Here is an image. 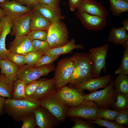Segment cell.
Returning a JSON list of instances; mask_svg holds the SVG:
<instances>
[{
  "instance_id": "6da1fadb",
  "label": "cell",
  "mask_w": 128,
  "mask_h": 128,
  "mask_svg": "<svg viewBox=\"0 0 128 128\" xmlns=\"http://www.w3.org/2000/svg\"><path fill=\"white\" fill-rule=\"evenodd\" d=\"M71 57L74 65L73 74L68 84L76 85L93 78V64L89 52H75Z\"/></svg>"
},
{
  "instance_id": "7a4b0ae2",
  "label": "cell",
  "mask_w": 128,
  "mask_h": 128,
  "mask_svg": "<svg viewBox=\"0 0 128 128\" xmlns=\"http://www.w3.org/2000/svg\"><path fill=\"white\" fill-rule=\"evenodd\" d=\"M40 105L39 100L27 97L23 99L7 98L4 105V113L16 121L33 114V110Z\"/></svg>"
},
{
  "instance_id": "3957f363",
  "label": "cell",
  "mask_w": 128,
  "mask_h": 128,
  "mask_svg": "<svg viewBox=\"0 0 128 128\" xmlns=\"http://www.w3.org/2000/svg\"><path fill=\"white\" fill-rule=\"evenodd\" d=\"M114 80L113 78H111L108 85L102 90L85 94L83 101H93L98 108H112L118 93L114 88Z\"/></svg>"
},
{
  "instance_id": "277c9868",
  "label": "cell",
  "mask_w": 128,
  "mask_h": 128,
  "mask_svg": "<svg viewBox=\"0 0 128 128\" xmlns=\"http://www.w3.org/2000/svg\"><path fill=\"white\" fill-rule=\"evenodd\" d=\"M47 41L50 48L59 47L68 42V32L65 24L61 20L52 23L47 30Z\"/></svg>"
},
{
  "instance_id": "5b68a950",
  "label": "cell",
  "mask_w": 128,
  "mask_h": 128,
  "mask_svg": "<svg viewBox=\"0 0 128 128\" xmlns=\"http://www.w3.org/2000/svg\"><path fill=\"white\" fill-rule=\"evenodd\" d=\"M83 90L65 85L57 90L54 96L68 107L78 105L84 101Z\"/></svg>"
},
{
  "instance_id": "8992f818",
  "label": "cell",
  "mask_w": 128,
  "mask_h": 128,
  "mask_svg": "<svg viewBox=\"0 0 128 128\" xmlns=\"http://www.w3.org/2000/svg\"><path fill=\"white\" fill-rule=\"evenodd\" d=\"M19 67L17 73L18 79L23 81L26 85L42 76L47 75L55 69V66L53 64L38 68L27 64Z\"/></svg>"
},
{
  "instance_id": "52a82bcc",
  "label": "cell",
  "mask_w": 128,
  "mask_h": 128,
  "mask_svg": "<svg viewBox=\"0 0 128 128\" xmlns=\"http://www.w3.org/2000/svg\"><path fill=\"white\" fill-rule=\"evenodd\" d=\"M74 68L73 63L71 56L62 59L58 62L55 68V74L52 78L57 90L68 84Z\"/></svg>"
},
{
  "instance_id": "ba28073f",
  "label": "cell",
  "mask_w": 128,
  "mask_h": 128,
  "mask_svg": "<svg viewBox=\"0 0 128 128\" xmlns=\"http://www.w3.org/2000/svg\"><path fill=\"white\" fill-rule=\"evenodd\" d=\"M98 107L93 101L83 102L80 104L68 107L66 111V117L76 116L88 121L95 120Z\"/></svg>"
},
{
  "instance_id": "9c48e42d",
  "label": "cell",
  "mask_w": 128,
  "mask_h": 128,
  "mask_svg": "<svg viewBox=\"0 0 128 128\" xmlns=\"http://www.w3.org/2000/svg\"><path fill=\"white\" fill-rule=\"evenodd\" d=\"M109 45L106 44L100 47L91 48L89 50L93 64V78L100 77L101 70L106 73V60Z\"/></svg>"
},
{
  "instance_id": "30bf717a",
  "label": "cell",
  "mask_w": 128,
  "mask_h": 128,
  "mask_svg": "<svg viewBox=\"0 0 128 128\" xmlns=\"http://www.w3.org/2000/svg\"><path fill=\"white\" fill-rule=\"evenodd\" d=\"M54 95V94H53ZM52 95L39 100L40 105L44 107L57 119L60 124L64 123L67 118V106Z\"/></svg>"
},
{
  "instance_id": "8fae6325",
  "label": "cell",
  "mask_w": 128,
  "mask_h": 128,
  "mask_svg": "<svg viewBox=\"0 0 128 128\" xmlns=\"http://www.w3.org/2000/svg\"><path fill=\"white\" fill-rule=\"evenodd\" d=\"M76 15L83 26L89 30L100 31L104 28L107 24L106 17L91 15L78 9Z\"/></svg>"
},
{
  "instance_id": "7c38bea8",
  "label": "cell",
  "mask_w": 128,
  "mask_h": 128,
  "mask_svg": "<svg viewBox=\"0 0 128 128\" xmlns=\"http://www.w3.org/2000/svg\"><path fill=\"white\" fill-rule=\"evenodd\" d=\"M37 126L40 128H53L60 124L57 118L47 109L40 105L33 110Z\"/></svg>"
},
{
  "instance_id": "4fadbf2b",
  "label": "cell",
  "mask_w": 128,
  "mask_h": 128,
  "mask_svg": "<svg viewBox=\"0 0 128 128\" xmlns=\"http://www.w3.org/2000/svg\"><path fill=\"white\" fill-rule=\"evenodd\" d=\"M32 12L31 10L13 20L10 36L16 37L27 35L31 31L30 21Z\"/></svg>"
},
{
  "instance_id": "5bb4252c",
  "label": "cell",
  "mask_w": 128,
  "mask_h": 128,
  "mask_svg": "<svg viewBox=\"0 0 128 128\" xmlns=\"http://www.w3.org/2000/svg\"><path fill=\"white\" fill-rule=\"evenodd\" d=\"M0 7L5 15L12 20L32 10L29 7L22 5L16 0H6L0 3Z\"/></svg>"
},
{
  "instance_id": "9a60e30c",
  "label": "cell",
  "mask_w": 128,
  "mask_h": 128,
  "mask_svg": "<svg viewBox=\"0 0 128 128\" xmlns=\"http://www.w3.org/2000/svg\"><path fill=\"white\" fill-rule=\"evenodd\" d=\"M8 49L10 52L23 55L31 52H36L32 41L27 35L15 37L9 43Z\"/></svg>"
},
{
  "instance_id": "2e32d148",
  "label": "cell",
  "mask_w": 128,
  "mask_h": 128,
  "mask_svg": "<svg viewBox=\"0 0 128 128\" xmlns=\"http://www.w3.org/2000/svg\"><path fill=\"white\" fill-rule=\"evenodd\" d=\"M111 78V75H107L92 78L76 85L74 87L83 90H86L91 93L99 89L106 87L110 82Z\"/></svg>"
},
{
  "instance_id": "e0dca14e",
  "label": "cell",
  "mask_w": 128,
  "mask_h": 128,
  "mask_svg": "<svg viewBox=\"0 0 128 128\" xmlns=\"http://www.w3.org/2000/svg\"><path fill=\"white\" fill-rule=\"evenodd\" d=\"M83 12L92 15L106 17L109 15L106 8L95 0H88L81 1L77 8Z\"/></svg>"
},
{
  "instance_id": "ac0fdd59",
  "label": "cell",
  "mask_w": 128,
  "mask_h": 128,
  "mask_svg": "<svg viewBox=\"0 0 128 128\" xmlns=\"http://www.w3.org/2000/svg\"><path fill=\"white\" fill-rule=\"evenodd\" d=\"M40 80V84L30 97L38 100L53 95L57 90L55 84L52 79L45 78Z\"/></svg>"
},
{
  "instance_id": "d6986e66",
  "label": "cell",
  "mask_w": 128,
  "mask_h": 128,
  "mask_svg": "<svg viewBox=\"0 0 128 128\" xmlns=\"http://www.w3.org/2000/svg\"><path fill=\"white\" fill-rule=\"evenodd\" d=\"M3 26L0 36V59H7L10 52L5 47V40L7 35L10 33L13 26V20L5 16L2 18Z\"/></svg>"
},
{
  "instance_id": "ffe728a7",
  "label": "cell",
  "mask_w": 128,
  "mask_h": 128,
  "mask_svg": "<svg viewBox=\"0 0 128 128\" xmlns=\"http://www.w3.org/2000/svg\"><path fill=\"white\" fill-rule=\"evenodd\" d=\"M32 9L38 11L43 16L50 21L52 23L65 18V17L61 14V11L44 4L39 3Z\"/></svg>"
},
{
  "instance_id": "44dd1931",
  "label": "cell",
  "mask_w": 128,
  "mask_h": 128,
  "mask_svg": "<svg viewBox=\"0 0 128 128\" xmlns=\"http://www.w3.org/2000/svg\"><path fill=\"white\" fill-rule=\"evenodd\" d=\"M30 21L31 30H40L47 31L52 23L38 11L32 9Z\"/></svg>"
},
{
  "instance_id": "7402d4cb",
  "label": "cell",
  "mask_w": 128,
  "mask_h": 128,
  "mask_svg": "<svg viewBox=\"0 0 128 128\" xmlns=\"http://www.w3.org/2000/svg\"><path fill=\"white\" fill-rule=\"evenodd\" d=\"M19 67L7 59H0V73L14 81L18 79L17 73Z\"/></svg>"
},
{
  "instance_id": "603a6c76",
  "label": "cell",
  "mask_w": 128,
  "mask_h": 128,
  "mask_svg": "<svg viewBox=\"0 0 128 128\" xmlns=\"http://www.w3.org/2000/svg\"><path fill=\"white\" fill-rule=\"evenodd\" d=\"M75 41L73 38H72L66 45L62 46L53 48H50L45 54L53 55H61L71 53L75 49H83L84 46L83 44H75Z\"/></svg>"
},
{
  "instance_id": "cb8c5ba5",
  "label": "cell",
  "mask_w": 128,
  "mask_h": 128,
  "mask_svg": "<svg viewBox=\"0 0 128 128\" xmlns=\"http://www.w3.org/2000/svg\"><path fill=\"white\" fill-rule=\"evenodd\" d=\"M128 40V36L126 30L123 26L112 28L108 38L109 42L117 45L123 44Z\"/></svg>"
},
{
  "instance_id": "d4e9b609",
  "label": "cell",
  "mask_w": 128,
  "mask_h": 128,
  "mask_svg": "<svg viewBox=\"0 0 128 128\" xmlns=\"http://www.w3.org/2000/svg\"><path fill=\"white\" fill-rule=\"evenodd\" d=\"M13 81L0 73V96L7 98H12Z\"/></svg>"
},
{
  "instance_id": "484cf974",
  "label": "cell",
  "mask_w": 128,
  "mask_h": 128,
  "mask_svg": "<svg viewBox=\"0 0 128 128\" xmlns=\"http://www.w3.org/2000/svg\"><path fill=\"white\" fill-rule=\"evenodd\" d=\"M114 87L118 92L128 94V76L119 74L114 82Z\"/></svg>"
},
{
  "instance_id": "4316f807",
  "label": "cell",
  "mask_w": 128,
  "mask_h": 128,
  "mask_svg": "<svg viewBox=\"0 0 128 128\" xmlns=\"http://www.w3.org/2000/svg\"><path fill=\"white\" fill-rule=\"evenodd\" d=\"M110 10L113 14L118 16L122 13L128 11V3L122 0H109Z\"/></svg>"
},
{
  "instance_id": "83f0119b",
  "label": "cell",
  "mask_w": 128,
  "mask_h": 128,
  "mask_svg": "<svg viewBox=\"0 0 128 128\" xmlns=\"http://www.w3.org/2000/svg\"><path fill=\"white\" fill-rule=\"evenodd\" d=\"M26 85L24 82L18 79L13 81L12 98L21 99L27 97L26 95L25 92Z\"/></svg>"
},
{
  "instance_id": "f1b7e54d",
  "label": "cell",
  "mask_w": 128,
  "mask_h": 128,
  "mask_svg": "<svg viewBox=\"0 0 128 128\" xmlns=\"http://www.w3.org/2000/svg\"><path fill=\"white\" fill-rule=\"evenodd\" d=\"M120 110L105 108H98L96 115L97 117L104 119L114 121Z\"/></svg>"
},
{
  "instance_id": "f546056e",
  "label": "cell",
  "mask_w": 128,
  "mask_h": 128,
  "mask_svg": "<svg viewBox=\"0 0 128 128\" xmlns=\"http://www.w3.org/2000/svg\"><path fill=\"white\" fill-rule=\"evenodd\" d=\"M112 108L118 110L128 109V94L118 93Z\"/></svg>"
},
{
  "instance_id": "4dcf8cb0",
  "label": "cell",
  "mask_w": 128,
  "mask_h": 128,
  "mask_svg": "<svg viewBox=\"0 0 128 128\" xmlns=\"http://www.w3.org/2000/svg\"><path fill=\"white\" fill-rule=\"evenodd\" d=\"M32 43L36 52L41 55L45 54L50 48L47 41L34 40L32 41Z\"/></svg>"
},
{
  "instance_id": "1f68e13d",
  "label": "cell",
  "mask_w": 128,
  "mask_h": 128,
  "mask_svg": "<svg viewBox=\"0 0 128 128\" xmlns=\"http://www.w3.org/2000/svg\"><path fill=\"white\" fill-rule=\"evenodd\" d=\"M70 119L74 122L75 125L71 128H94L95 123L90 121L84 120L81 118L76 116L70 117Z\"/></svg>"
},
{
  "instance_id": "d6a6232c",
  "label": "cell",
  "mask_w": 128,
  "mask_h": 128,
  "mask_svg": "<svg viewBox=\"0 0 128 128\" xmlns=\"http://www.w3.org/2000/svg\"><path fill=\"white\" fill-rule=\"evenodd\" d=\"M120 64L115 72L116 74H128V49L124 50Z\"/></svg>"
},
{
  "instance_id": "836d02e7",
  "label": "cell",
  "mask_w": 128,
  "mask_h": 128,
  "mask_svg": "<svg viewBox=\"0 0 128 128\" xmlns=\"http://www.w3.org/2000/svg\"><path fill=\"white\" fill-rule=\"evenodd\" d=\"M60 55H53L48 54L42 55L34 67L38 68L52 64L54 61L57 59Z\"/></svg>"
},
{
  "instance_id": "e575fe53",
  "label": "cell",
  "mask_w": 128,
  "mask_h": 128,
  "mask_svg": "<svg viewBox=\"0 0 128 128\" xmlns=\"http://www.w3.org/2000/svg\"><path fill=\"white\" fill-rule=\"evenodd\" d=\"M47 31L37 30H31L27 35V37L32 41L38 40L43 41L47 40Z\"/></svg>"
},
{
  "instance_id": "d590c367",
  "label": "cell",
  "mask_w": 128,
  "mask_h": 128,
  "mask_svg": "<svg viewBox=\"0 0 128 128\" xmlns=\"http://www.w3.org/2000/svg\"><path fill=\"white\" fill-rule=\"evenodd\" d=\"M114 121L117 124L124 128L127 127L128 124V109L120 110Z\"/></svg>"
},
{
  "instance_id": "8d00e7d4",
  "label": "cell",
  "mask_w": 128,
  "mask_h": 128,
  "mask_svg": "<svg viewBox=\"0 0 128 128\" xmlns=\"http://www.w3.org/2000/svg\"><path fill=\"white\" fill-rule=\"evenodd\" d=\"M100 126H103L108 128H124L118 125L114 121L105 120L96 117L95 120L90 121Z\"/></svg>"
},
{
  "instance_id": "74e56055",
  "label": "cell",
  "mask_w": 128,
  "mask_h": 128,
  "mask_svg": "<svg viewBox=\"0 0 128 128\" xmlns=\"http://www.w3.org/2000/svg\"><path fill=\"white\" fill-rule=\"evenodd\" d=\"M21 121L23 122L22 128H35L37 126L35 117L34 114L23 117Z\"/></svg>"
},
{
  "instance_id": "f35d334b",
  "label": "cell",
  "mask_w": 128,
  "mask_h": 128,
  "mask_svg": "<svg viewBox=\"0 0 128 128\" xmlns=\"http://www.w3.org/2000/svg\"><path fill=\"white\" fill-rule=\"evenodd\" d=\"M7 59L19 66L26 64L24 55L10 52L8 55Z\"/></svg>"
},
{
  "instance_id": "ab89813d",
  "label": "cell",
  "mask_w": 128,
  "mask_h": 128,
  "mask_svg": "<svg viewBox=\"0 0 128 128\" xmlns=\"http://www.w3.org/2000/svg\"><path fill=\"white\" fill-rule=\"evenodd\" d=\"M24 55L25 57L26 64L34 67L42 55L35 52H31Z\"/></svg>"
},
{
  "instance_id": "60d3db41",
  "label": "cell",
  "mask_w": 128,
  "mask_h": 128,
  "mask_svg": "<svg viewBox=\"0 0 128 128\" xmlns=\"http://www.w3.org/2000/svg\"><path fill=\"white\" fill-rule=\"evenodd\" d=\"M41 83L40 79L37 80L26 85L25 92L27 97H30L34 94Z\"/></svg>"
},
{
  "instance_id": "b9f144b4",
  "label": "cell",
  "mask_w": 128,
  "mask_h": 128,
  "mask_svg": "<svg viewBox=\"0 0 128 128\" xmlns=\"http://www.w3.org/2000/svg\"><path fill=\"white\" fill-rule=\"evenodd\" d=\"M61 0H39V3L47 5L59 11H61L59 3Z\"/></svg>"
},
{
  "instance_id": "7bdbcfd3",
  "label": "cell",
  "mask_w": 128,
  "mask_h": 128,
  "mask_svg": "<svg viewBox=\"0 0 128 128\" xmlns=\"http://www.w3.org/2000/svg\"><path fill=\"white\" fill-rule=\"evenodd\" d=\"M82 1L81 0H69V5L70 9L75 11L80 5Z\"/></svg>"
},
{
  "instance_id": "ee69618b",
  "label": "cell",
  "mask_w": 128,
  "mask_h": 128,
  "mask_svg": "<svg viewBox=\"0 0 128 128\" xmlns=\"http://www.w3.org/2000/svg\"><path fill=\"white\" fill-rule=\"evenodd\" d=\"M20 3H21L27 6L34 8L39 3V0H16Z\"/></svg>"
},
{
  "instance_id": "f6af8a7d",
  "label": "cell",
  "mask_w": 128,
  "mask_h": 128,
  "mask_svg": "<svg viewBox=\"0 0 128 128\" xmlns=\"http://www.w3.org/2000/svg\"><path fill=\"white\" fill-rule=\"evenodd\" d=\"M5 99L4 97L0 96V118L4 113V107Z\"/></svg>"
},
{
  "instance_id": "bcb514c9",
  "label": "cell",
  "mask_w": 128,
  "mask_h": 128,
  "mask_svg": "<svg viewBox=\"0 0 128 128\" xmlns=\"http://www.w3.org/2000/svg\"><path fill=\"white\" fill-rule=\"evenodd\" d=\"M122 24L123 27L126 31H128V19L127 18L123 20L122 22Z\"/></svg>"
},
{
  "instance_id": "7dc6e473",
  "label": "cell",
  "mask_w": 128,
  "mask_h": 128,
  "mask_svg": "<svg viewBox=\"0 0 128 128\" xmlns=\"http://www.w3.org/2000/svg\"><path fill=\"white\" fill-rule=\"evenodd\" d=\"M3 21L2 18L0 19V36L3 26Z\"/></svg>"
},
{
  "instance_id": "c3c4849f",
  "label": "cell",
  "mask_w": 128,
  "mask_h": 128,
  "mask_svg": "<svg viewBox=\"0 0 128 128\" xmlns=\"http://www.w3.org/2000/svg\"><path fill=\"white\" fill-rule=\"evenodd\" d=\"M5 16L2 9L0 7V19L2 18Z\"/></svg>"
},
{
  "instance_id": "681fc988",
  "label": "cell",
  "mask_w": 128,
  "mask_h": 128,
  "mask_svg": "<svg viewBox=\"0 0 128 128\" xmlns=\"http://www.w3.org/2000/svg\"><path fill=\"white\" fill-rule=\"evenodd\" d=\"M123 1H124L125 2L127 3H128V0H122Z\"/></svg>"
},
{
  "instance_id": "f907efd6",
  "label": "cell",
  "mask_w": 128,
  "mask_h": 128,
  "mask_svg": "<svg viewBox=\"0 0 128 128\" xmlns=\"http://www.w3.org/2000/svg\"><path fill=\"white\" fill-rule=\"evenodd\" d=\"M5 0H0V3H1L2 2H3Z\"/></svg>"
},
{
  "instance_id": "816d5d0a",
  "label": "cell",
  "mask_w": 128,
  "mask_h": 128,
  "mask_svg": "<svg viewBox=\"0 0 128 128\" xmlns=\"http://www.w3.org/2000/svg\"><path fill=\"white\" fill-rule=\"evenodd\" d=\"M82 1H85L88 0H81Z\"/></svg>"
}]
</instances>
